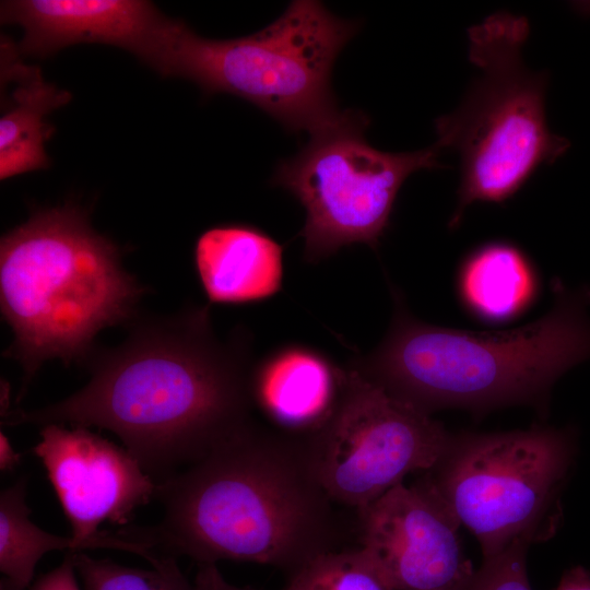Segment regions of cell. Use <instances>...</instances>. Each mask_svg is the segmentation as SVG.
<instances>
[{"label":"cell","instance_id":"cell-1","mask_svg":"<svg viewBox=\"0 0 590 590\" xmlns=\"http://www.w3.org/2000/svg\"><path fill=\"white\" fill-rule=\"evenodd\" d=\"M243 342H221L208 308L141 321L118 347L90 355L79 391L2 424H70L113 432L160 483L246 427L252 406Z\"/></svg>","mask_w":590,"mask_h":590},{"label":"cell","instance_id":"cell-2","mask_svg":"<svg viewBox=\"0 0 590 590\" xmlns=\"http://www.w3.org/2000/svg\"><path fill=\"white\" fill-rule=\"evenodd\" d=\"M163 518L116 533L198 564L248 562L287 570L339 539L337 505L315 473L305 438L249 423L201 459L157 483Z\"/></svg>","mask_w":590,"mask_h":590},{"label":"cell","instance_id":"cell-3","mask_svg":"<svg viewBox=\"0 0 590 590\" xmlns=\"http://www.w3.org/2000/svg\"><path fill=\"white\" fill-rule=\"evenodd\" d=\"M554 304L516 329L468 331L414 318L393 290L390 329L351 365L391 396L430 414L461 408L481 414L529 404L544 411L555 381L590 358V288L553 283Z\"/></svg>","mask_w":590,"mask_h":590},{"label":"cell","instance_id":"cell-4","mask_svg":"<svg viewBox=\"0 0 590 590\" xmlns=\"http://www.w3.org/2000/svg\"><path fill=\"white\" fill-rule=\"evenodd\" d=\"M143 292L78 205L40 210L3 235L0 307L13 332L4 354L24 373L17 402L45 361L84 363L95 335L130 320Z\"/></svg>","mask_w":590,"mask_h":590},{"label":"cell","instance_id":"cell-5","mask_svg":"<svg viewBox=\"0 0 590 590\" xmlns=\"http://www.w3.org/2000/svg\"><path fill=\"white\" fill-rule=\"evenodd\" d=\"M529 34L527 17L505 11L468 30V57L477 74L456 109L435 119L434 144L460 161L450 228L460 225L475 202L512 198L542 165L554 163L570 146L547 123L548 74L524 64Z\"/></svg>","mask_w":590,"mask_h":590},{"label":"cell","instance_id":"cell-6","mask_svg":"<svg viewBox=\"0 0 590 590\" xmlns=\"http://www.w3.org/2000/svg\"><path fill=\"white\" fill-rule=\"evenodd\" d=\"M358 27L314 0L292 1L271 24L238 38H205L175 20L152 68L205 94L240 97L288 132L311 134L342 113L331 74Z\"/></svg>","mask_w":590,"mask_h":590},{"label":"cell","instance_id":"cell-7","mask_svg":"<svg viewBox=\"0 0 590 590\" xmlns=\"http://www.w3.org/2000/svg\"><path fill=\"white\" fill-rule=\"evenodd\" d=\"M575 452L574 436L548 426L452 435L417 482L473 533L486 559L555 531Z\"/></svg>","mask_w":590,"mask_h":590},{"label":"cell","instance_id":"cell-8","mask_svg":"<svg viewBox=\"0 0 590 590\" xmlns=\"http://www.w3.org/2000/svg\"><path fill=\"white\" fill-rule=\"evenodd\" d=\"M368 126L363 111H342L281 161L271 178L305 209L299 236L310 263L352 244L377 249L404 181L421 169L444 168L435 144L414 152L380 151L366 140Z\"/></svg>","mask_w":590,"mask_h":590},{"label":"cell","instance_id":"cell-9","mask_svg":"<svg viewBox=\"0 0 590 590\" xmlns=\"http://www.w3.org/2000/svg\"><path fill=\"white\" fill-rule=\"evenodd\" d=\"M452 435L351 366L326 426L305 438L318 481L339 505L366 507L413 472L432 469Z\"/></svg>","mask_w":590,"mask_h":590},{"label":"cell","instance_id":"cell-10","mask_svg":"<svg viewBox=\"0 0 590 590\" xmlns=\"http://www.w3.org/2000/svg\"><path fill=\"white\" fill-rule=\"evenodd\" d=\"M39 434L32 451L47 472L80 552L120 550L157 565L160 556L148 545L98 531L106 520L128 526L137 508L156 498L157 483L140 462L87 427L47 424Z\"/></svg>","mask_w":590,"mask_h":590},{"label":"cell","instance_id":"cell-11","mask_svg":"<svg viewBox=\"0 0 590 590\" xmlns=\"http://www.w3.org/2000/svg\"><path fill=\"white\" fill-rule=\"evenodd\" d=\"M356 512L357 547L387 590H460L474 574L459 521L420 482L400 483Z\"/></svg>","mask_w":590,"mask_h":590},{"label":"cell","instance_id":"cell-12","mask_svg":"<svg viewBox=\"0 0 590 590\" xmlns=\"http://www.w3.org/2000/svg\"><path fill=\"white\" fill-rule=\"evenodd\" d=\"M1 22L23 30L21 54L46 57L75 44L126 49L152 66L174 20L143 0H11Z\"/></svg>","mask_w":590,"mask_h":590},{"label":"cell","instance_id":"cell-13","mask_svg":"<svg viewBox=\"0 0 590 590\" xmlns=\"http://www.w3.org/2000/svg\"><path fill=\"white\" fill-rule=\"evenodd\" d=\"M347 368L309 346L290 344L262 358L249 374L252 405L278 432L307 438L335 413Z\"/></svg>","mask_w":590,"mask_h":590},{"label":"cell","instance_id":"cell-14","mask_svg":"<svg viewBox=\"0 0 590 590\" xmlns=\"http://www.w3.org/2000/svg\"><path fill=\"white\" fill-rule=\"evenodd\" d=\"M193 260L201 286L212 304L258 303L283 284V246L248 224H223L197 239Z\"/></svg>","mask_w":590,"mask_h":590},{"label":"cell","instance_id":"cell-15","mask_svg":"<svg viewBox=\"0 0 590 590\" xmlns=\"http://www.w3.org/2000/svg\"><path fill=\"white\" fill-rule=\"evenodd\" d=\"M539 291L531 260L516 245L496 240L473 250L458 274L462 305L475 318L499 323L530 308Z\"/></svg>","mask_w":590,"mask_h":590},{"label":"cell","instance_id":"cell-16","mask_svg":"<svg viewBox=\"0 0 590 590\" xmlns=\"http://www.w3.org/2000/svg\"><path fill=\"white\" fill-rule=\"evenodd\" d=\"M4 79L16 82L11 104L0 118L1 180L48 168L45 142L54 127L44 120L70 102L71 95L46 82L38 68L13 61L4 63Z\"/></svg>","mask_w":590,"mask_h":590},{"label":"cell","instance_id":"cell-17","mask_svg":"<svg viewBox=\"0 0 590 590\" xmlns=\"http://www.w3.org/2000/svg\"><path fill=\"white\" fill-rule=\"evenodd\" d=\"M26 477L0 494V590H27L37 563L52 551L80 552L72 536L51 534L31 519Z\"/></svg>","mask_w":590,"mask_h":590},{"label":"cell","instance_id":"cell-18","mask_svg":"<svg viewBox=\"0 0 590 590\" xmlns=\"http://www.w3.org/2000/svg\"><path fill=\"white\" fill-rule=\"evenodd\" d=\"M73 560L84 590H196L174 557L152 569L96 559L83 552H74Z\"/></svg>","mask_w":590,"mask_h":590},{"label":"cell","instance_id":"cell-19","mask_svg":"<svg viewBox=\"0 0 590 590\" xmlns=\"http://www.w3.org/2000/svg\"><path fill=\"white\" fill-rule=\"evenodd\" d=\"M282 590H387L358 547L319 554L290 574Z\"/></svg>","mask_w":590,"mask_h":590},{"label":"cell","instance_id":"cell-20","mask_svg":"<svg viewBox=\"0 0 590 590\" xmlns=\"http://www.w3.org/2000/svg\"><path fill=\"white\" fill-rule=\"evenodd\" d=\"M531 544L519 541L504 552L483 559L460 590H532L527 573V552Z\"/></svg>","mask_w":590,"mask_h":590},{"label":"cell","instance_id":"cell-21","mask_svg":"<svg viewBox=\"0 0 590 590\" xmlns=\"http://www.w3.org/2000/svg\"><path fill=\"white\" fill-rule=\"evenodd\" d=\"M73 554L72 551L67 552L62 563L42 575L30 590H81L76 580Z\"/></svg>","mask_w":590,"mask_h":590},{"label":"cell","instance_id":"cell-22","mask_svg":"<svg viewBox=\"0 0 590 590\" xmlns=\"http://www.w3.org/2000/svg\"><path fill=\"white\" fill-rule=\"evenodd\" d=\"M196 590H255L250 587H237L229 583L221 574L216 564H198L193 582Z\"/></svg>","mask_w":590,"mask_h":590},{"label":"cell","instance_id":"cell-23","mask_svg":"<svg viewBox=\"0 0 590 590\" xmlns=\"http://www.w3.org/2000/svg\"><path fill=\"white\" fill-rule=\"evenodd\" d=\"M555 590H590V573L575 566L564 573Z\"/></svg>","mask_w":590,"mask_h":590},{"label":"cell","instance_id":"cell-24","mask_svg":"<svg viewBox=\"0 0 590 590\" xmlns=\"http://www.w3.org/2000/svg\"><path fill=\"white\" fill-rule=\"evenodd\" d=\"M22 460V453L16 451L9 438L0 433V470L1 472L13 471Z\"/></svg>","mask_w":590,"mask_h":590},{"label":"cell","instance_id":"cell-25","mask_svg":"<svg viewBox=\"0 0 590 590\" xmlns=\"http://www.w3.org/2000/svg\"><path fill=\"white\" fill-rule=\"evenodd\" d=\"M10 385L7 380L1 381V416L10 411Z\"/></svg>","mask_w":590,"mask_h":590}]
</instances>
